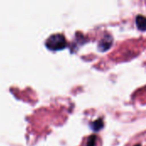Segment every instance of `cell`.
I'll use <instances>...</instances> for the list:
<instances>
[{
    "instance_id": "obj_4",
    "label": "cell",
    "mask_w": 146,
    "mask_h": 146,
    "mask_svg": "<svg viewBox=\"0 0 146 146\" xmlns=\"http://www.w3.org/2000/svg\"><path fill=\"white\" fill-rule=\"evenodd\" d=\"M104 121H103V119H101V118H99V119H98V120H96L95 121H93L92 124H91V127L93 129V131H99V130H101L103 127H104Z\"/></svg>"
},
{
    "instance_id": "obj_5",
    "label": "cell",
    "mask_w": 146,
    "mask_h": 146,
    "mask_svg": "<svg viewBox=\"0 0 146 146\" xmlns=\"http://www.w3.org/2000/svg\"><path fill=\"white\" fill-rule=\"evenodd\" d=\"M96 143H97V137L95 135H92L88 139L87 146H96Z\"/></svg>"
},
{
    "instance_id": "obj_1",
    "label": "cell",
    "mask_w": 146,
    "mask_h": 146,
    "mask_svg": "<svg viewBox=\"0 0 146 146\" xmlns=\"http://www.w3.org/2000/svg\"><path fill=\"white\" fill-rule=\"evenodd\" d=\"M46 45L51 50H61L67 46V41L62 34L56 33L50 36L46 41Z\"/></svg>"
},
{
    "instance_id": "obj_3",
    "label": "cell",
    "mask_w": 146,
    "mask_h": 146,
    "mask_svg": "<svg viewBox=\"0 0 146 146\" xmlns=\"http://www.w3.org/2000/svg\"><path fill=\"white\" fill-rule=\"evenodd\" d=\"M136 25L140 31H146V17L144 15H138L136 17Z\"/></svg>"
},
{
    "instance_id": "obj_2",
    "label": "cell",
    "mask_w": 146,
    "mask_h": 146,
    "mask_svg": "<svg viewBox=\"0 0 146 146\" xmlns=\"http://www.w3.org/2000/svg\"><path fill=\"white\" fill-rule=\"evenodd\" d=\"M112 44H113V38L110 35L106 34L100 40V42L98 44V50L100 51H103V52L106 51V50H108L110 48Z\"/></svg>"
}]
</instances>
